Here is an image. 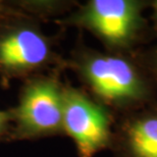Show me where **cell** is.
I'll use <instances>...</instances> for the list:
<instances>
[{"mask_svg": "<svg viewBox=\"0 0 157 157\" xmlns=\"http://www.w3.org/2000/svg\"><path fill=\"white\" fill-rule=\"evenodd\" d=\"M65 63L76 73L85 90L117 115L157 100V86L137 52L99 51L80 43Z\"/></svg>", "mask_w": 157, "mask_h": 157, "instance_id": "6da1fadb", "label": "cell"}, {"mask_svg": "<svg viewBox=\"0 0 157 157\" xmlns=\"http://www.w3.org/2000/svg\"><path fill=\"white\" fill-rule=\"evenodd\" d=\"M17 6L30 12L56 14L57 12L70 11L78 2L74 1H18Z\"/></svg>", "mask_w": 157, "mask_h": 157, "instance_id": "52a82bcc", "label": "cell"}, {"mask_svg": "<svg viewBox=\"0 0 157 157\" xmlns=\"http://www.w3.org/2000/svg\"><path fill=\"white\" fill-rule=\"evenodd\" d=\"M149 8H151V15H150L149 21H151L150 25H151L154 36L157 37V0H150Z\"/></svg>", "mask_w": 157, "mask_h": 157, "instance_id": "30bf717a", "label": "cell"}, {"mask_svg": "<svg viewBox=\"0 0 157 157\" xmlns=\"http://www.w3.org/2000/svg\"><path fill=\"white\" fill-rule=\"evenodd\" d=\"M149 7L150 0H89L78 4L57 24L89 32L105 51L135 53L154 37L144 15Z\"/></svg>", "mask_w": 157, "mask_h": 157, "instance_id": "7a4b0ae2", "label": "cell"}, {"mask_svg": "<svg viewBox=\"0 0 157 157\" xmlns=\"http://www.w3.org/2000/svg\"><path fill=\"white\" fill-rule=\"evenodd\" d=\"M63 87L56 76L27 81L18 104L10 109L14 139H37L62 135Z\"/></svg>", "mask_w": 157, "mask_h": 157, "instance_id": "277c9868", "label": "cell"}, {"mask_svg": "<svg viewBox=\"0 0 157 157\" xmlns=\"http://www.w3.org/2000/svg\"><path fill=\"white\" fill-rule=\"evenodd\" d=\"M141 63L157 86V44L137 51Z\"/></svg>", "mask_w": 157, "mask_h": 157, "instance_id": "ba28073f", "label": "cell"}, {"mask_svg": "<svg viewBox=\"0 0 157 157\" xmlns=\"http://www.w3.org/2000/svg\"><path fill=\"white\" fill-rule=\"evenodd\" d=\"M11 124V112L10 110H1L0 109V137L6 134V132Z\"/></svg>", "mask_w": 157, "mask_h": 157, "instance_id": "9c48e42d", "label": "cell"}, {"mask_svg": "<svg viewBox=\"0 0 157 157\" xmlns=\"http://www.w3.org/2000/svg\"><path fill=\"white\" fill-rule=\"evenodd\" d=\"M17 15H18L17 12H15L13 9H11L7 4H5V2L0 1V18L9 17H15Z\"/></svg>", "mask_w": 157, "mask_h": 157, "instance_id": "8fae6325", "label": "cell"}, {"mask_svg": "<svg viewBox=\"0 0 157 157\" xmlns=\"http://www.w3.org/2000/svg\"><path fill=\"white\" fill-rule=\"evenodd\" d=\"M117 117L85 89L64 85L62 131L73 140L78 157L110 150Z\"/></svg>", "mask_w": 157, "mask_h": 157, "instance_id": "3957f363", "label": "cell"}, {"mask_svg": "<svg viewBox=\"0 0 157 157\" xmlns=\"http://www.w3.org/2000/svg\"><path fill=\"white\" fill-rule=\"evenodd\" d=\"M55 60L51 41L36 25L18 21L0 29V73L6 78L28 76Z\"/></svg>", "mask_w": 157, "mask_h": 157, "instance_id": "5b68a950", "label": "cell"}, {"mask_svg": "<svg viewBox=\"0 0 157 157\" xmlns=\"http://www.w3.org/2000/svg\"><path fill=\"white\" fill-rule=\"evenodd\" d=\"M110 150L114 157H157V100L117 115Z\"/></svg>", "mask_w": 157, "mask_h": 157, "instance_id": "8992f818", "label": "cell"}]
</instances>
